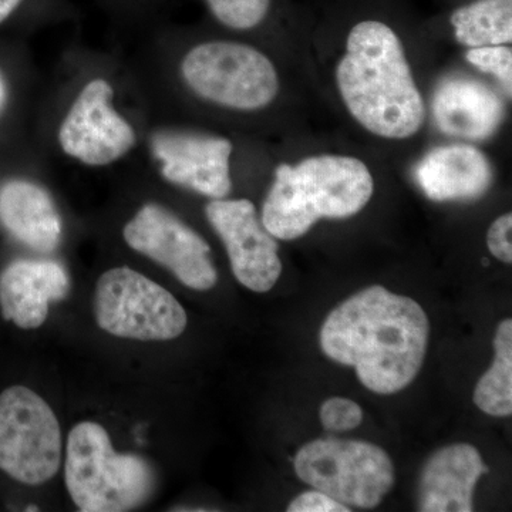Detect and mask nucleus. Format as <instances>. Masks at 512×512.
<instances>
[{"label": "nucleus", "mask_w": 512, "mask_h": 512, "mask_svg": "<svg viewBox=\"0 0 512 512\" xmlns=\"http://www.w3.org/2000/svg\"><path fill=\"white\" fill-rule=\"evenodd\" d=\"M429 335V318L419 303L370 286L329 313L320 348L333 362L355 367L370 392L393 394L419 375Z\"/></svg>", "instance_id": "nucleus-1"}, {"label": "nucleus", "mask_w": 512, "mask_h": 512, "mask_svg": "<svg viewBox=\"0 0 512 512\" xmlns=\"http://www.w3.org/2000/svg\"><path fill=\"white\" fill-rule=\"evenodd\" d=\"M336 82L349 113L369 133L404 140L423 126V96L402 40L386 23L363 20L353 26Z\"/></svg>", "instance_id": "nucleus-2"}, {"label": "nucleus", "mask_w": 512, "mask_h": 512, "mask_svg": "<svg viewBox=\"0 0 512 512\" xmlns=\"http://www.w3.org/2000/svg\"><path fill=\"white\" fill-rule=\"evenodd\" d=\"M375 181L362 160L323 154L281 164L262 205L261 221L276 239L293 241L320 220H345L372 200Z\"/></svg>", "instance_id": "nucleus-3"}, {"label": "nucleus", "mask_w": 512, "mask_h": 512, "mask_svg": "<svg viewBox=\"0 0 512 512\" xmlns=\"http://www.w3.org/2000/svg\"><path fill=\"white\" fill-rule=\"evenodd\" d=\"M64 480L73 503L84 512L134 510L156 488L153 467L136 454L116 453L109 433L94 421L70 431Z\"/></svg>", "instance_id": "nucleus-4"}, {"label": "nucleus", "mask_w": 512, "mask_h": 512, "mask_svg": "<svg viewBox=\"0 0 512 512\" xmlns=\"http://www.w3.org/2000/svg\"><path fill=\"white\" fill-rule=\"evenodd\" d=\"M185 90L221 109L254 113L279 93L275 64L261 50L235 40H207L185 50L177 64Z\"/></svg>", "instance_id": "nucleus-5"}, {"label": "nucleus", "mask_w": 512, "mask_h": 512, "mask_svg": "<svg viewBox=\"0 0 512 512\" xmlns=\"http://www.w3.org/2000/svg\"><path fill=\"white\" fill-rule=\"evenodd\" d=\"M296 476L348 507L375 508L394 484L392 458L367 441L320 439L293 460Z\"/></svg>", "instance_id": "nucleus-6"}, {"label": "nucleus", "mask_w": 512, "mask_h": 512, "mask_svg": "<svg viewBox=\"0 0 512 512\" xmlns=\"http://www.w3.org/2000/svg\"><path fill=\"white\" fill-rule=\"evenodd\" d=\"M94 315L110 335L143 342L177 339L188 323L185 309L167 289L128 266L100 276Z\"/></svg>", "instance_id": "nucleus-7"}, {"label": "nucleus", "mask_w": 512, "mask_h": 512, "mask_svg": "<svg viewBox=\"0 0 512 512\" xmlns=\"http://www.w3.org/2000/svg\"><path fill=\"white\" fill-rule=\"evenodd\" d=\"M63 156L90 168L117 164L138 146V133L117 106V92L107 77H89L76 90L57 124Z\"/></svg>", "instance_id": "nucleus-8"}, {"label": "nucleus", "mask_w": 512, "mask_h": 512, "mask_svg": "<svg viewBox=\"0 0 512 512\" xmlns=\"http://www.w3.org/2000/svg\"><path fill=\"white\" fill-rule=\"evenodd\" d=\"M62 430L45 399L25 386L0 393V470L26 485L52 480L62 464Z\"/></svg>", "instance_id": "nucleus-9"}, {"label": "nucleus", "mask_w": 512, "mask_h": 512, "mask_svg": "<svg viewBox=\"0 0 512 512\" xmlns=\"http://www.w3.org/2000/svg\"><path fill=\"white\" fill-rule=\"evenodd\" d=\"M128 247L168 269L187 288L208 291L218 274L208 242L174 212L150 202L138 208L123 228Z\"/></svg>", "instance_id": "nucleus-10"}, {"label": "nucleus", "mask_w": 512, "mask_h": 512, "mask_svg": "<svg viewBox=\"0 0 512 512\" xmlns=\"http://www.w3.org/2000/svg\"><path fill=\"white\" fill-rule=\"evenodd\" d=\"M148 151L167 183L210 200L231 194L234 146L228 138L184 128H158L148 138Z\"/></svg>", "instance_id": "nucleus-11"}, {"label": "nucleus", "mask_w": 512, "mask_h": 512, "mask_svg": "<svg viewBox=\"0 0 512 512\" xmlns=\"http://www.w3.org/2000/svg\"><path fill=\"white\" fill-rule=\"evenodd\" d=\"M205 215L227 249L232 274L249 291L265 293L282 274L278 241L262 224L251 201L211 200Z\"/></svg>", "instance_id": "nucleus-12"}, {"label": "nucleus", "mask_w": 512, "mask_h": 512, "mask_svg": "<svg viewBox=\"0 0 512 512\" xmlns=\"http://www.w3.org/2000/svg\"><path fill=\"white\" fill-rule=\"evenodd\" d=\"M69 292V274L59 262L18 259L0 274V311L20 329H37L46 322L50 303Z\"/></svg>", "instance_id": "nucleus-13"}, {"label": "nucleus", "mask_w": 512, "mask_h": 512, "mask_svg": "<svg viewBox=\"0 0 512 512\" xmlns=\"http://www.w3.org/2000/svg\"><path fill=\"white\" fill-rule=\"evenodd\" d=\"M485 473L487 467L476 447L457 443L440 448L421 470L417 488L419 511H474V490Z\"/></svg>", "instance_id": "nucleus-14"}, {"label": "nucleus", "mask_w": 512, "mask_h": 512, "mask_svg": "<svg viewBox=\"0 0 512 512\" xmlns=\"http://www.w3.org/2000/svg\"><path fill=\"white\" fill-rule=\"evenodd\" d=\"M414 178L431 201H471L490 190L494 170L477 147L450 144L427 153L414 168Z\"/></svg>", "instance_id": "nucleus-15"}, {"label": "nucleus", "mask_w": 512, "mask_h": 512, "mask_svg": "<svg viewBox=\"0 0 512 512\" xmlns=\"http://www.w3.org/2000/svg\"><path fill=\"white\" fill-rule=\"evenodd\" d=\"M437 127L447 136L487 140L505 117L504 101L476 79L451 77L437 86L433 97Z\"/></svg>", "instance_id": "nucleus-16"}, {"label": "nucleus", "mask_w": 512, "mask_h": 512, "mask_svg": "<svg viewBox=\"0 0 512 512\" xmlns=\"http://www.w3.org/2000/svg\"><path fill=\"white\" fill-rule=\"evenodd\" d=\"M0 224L20 244L50 254L62 242L63 221L55 200L33 181H6L0 187Z\"/></svg>", "instance_id": "nucleus-17"}, {"label": "nucleus", "mask_w": 512, "mask_h": 512, "mask_svg": "<svg viewBox=\"0 0 512 512\" xmlns=\"http://www.w3.org/2000/svg\"><path fill=\"white\" fill-rule=\"evenodd\" d=\"M450 22L460 45H507L512 42V0H476L454 10Z\"/></svg>", "instance_id": "nucleus-18"}, {"label": "nucleus", "mask_w": 512, "mask_h": 512, "mask_svg": "<svg viewBox=\"0 0 512 512\" xmlns=\"http://www.w3.org/2000/svg\"><path fill=\"white\" fill-rule=\"evenodd\" d=\"M493 365L484 373L474 390V403L481 412L494 417L512 413V320L498 325L494 338Z\"/></svg>", "instance_id": "nucleus-19"}, {"label": "nucleus", "mask_w": 512, "mask_h": 512, "mask_svg": "<svg viewBox=\"0 0 512 512\" xmlns=\"http://www.w3.org/2000/svg\"><path fill=\"white\" fill-rule=\"evenodd\" d=\"M218 23L235 32L258 28L268 16L272 0H205Z\"/></svg>", "instance_id": "nucleus-20"}, {"label": "nucleus", "mask_w": 512, "mask_h": 512, "mask_svg": "<svg viewBox=\"0 0 512 512\" xmlns=\"http://www.w3.org/2000/svg\"><path fill=\"white\" fill-rule=\"evenodd\" d=\"M467 62L483 73L491 74L503 87L508 97L512 93V50L510 47H471L466 53Z\"/></svg>", "instance_id": "nucleus-21"}, {"label": "nucleus", "mask_w": 512, "mask_h": 512, "mask_svg": "<svg viewBox=\"0 0 512 512\" xmlns=\"http://www.w3.org/2000/svg\"><path fill=\"white\" fill-rule=\"evenodd\" d=\"M320 423L326 430L343 433L356 429L362 424L363 410L353 400L332 397L320 407Z\"/></svg>", "instance_id": "nucleus-22"}, {"label": "nucleus", "mask_w": 512, "mask_h": 512, "mask_svg": "<svg viewBox=\"0 0 512 512\" xmlns=\"http://www.w3.org/2000/svg\"><path fill=\"white\" fill-rule=\"evenodd\" d=\"M512 214L501 215L491 224L487 234V247L504 264L512 262Z\"/></svg>", "instance_id": "nucleus-23"}, {"label": "nucleus", "mask_w": 512, "mask_h": 512, "mask_svg": "<svg viewBox=\"0 0 512 512\" xmlns=\"http://www.w3.org/2000/svg\"><path fill=\"white\" fill-rule=\"evenodd\" d=\"M289 512H349L348 505H343L336 501L335 498L329 497L322 491L315 490L305 491L299 494L295 500L289 504Z\"/></svg>", "instance_id": "nucleus-24"}, {"label": "nucleus", "mask_w": 512, "mask_h": 512, "mask_svg": "<svg viewBox=\"0 0 512 512\" xmlns=\"http://www.w3.org/2000/svg\"><path fill=\"white\" fill-rule=\"evenodd\" d=\"M104 5L109 9L117 10V12H124V10H128L130 12L131 9H138L140 6L144 5V0H101Z\"/></svg>", "instance_id": "nucleus-25"}, {"label": "nucleus", "mask_w": 512, "mask_h": 512, "mask_svg": "<svg viewBox=\"0 0 512 512\" xmlns=\"http://www.w3.org/2000/svg\"><path fill=\"white\" fill-rule=\"evenodd\" d=\"M25 2L26 0H0V25H3L10 16L15 15L16 10Z\"/></svg>", "instance_id": "nucleus-26"}, {"label": "nucleus", "mask_w": 512, "mask_h": 512, "mask_svg": "<svg viewBox=\"0 0 512 512\" xmlns=\"http://www.w3.org/2000/svg\"><path fill=\"white\" fill-rule=\"evenodd\" d=\"M6 83L5 79H3L2 73H0V111H2L3 106H5L6 101Z\"/></svg>", "instance_id": "nucleus-27"}]
</instances>
